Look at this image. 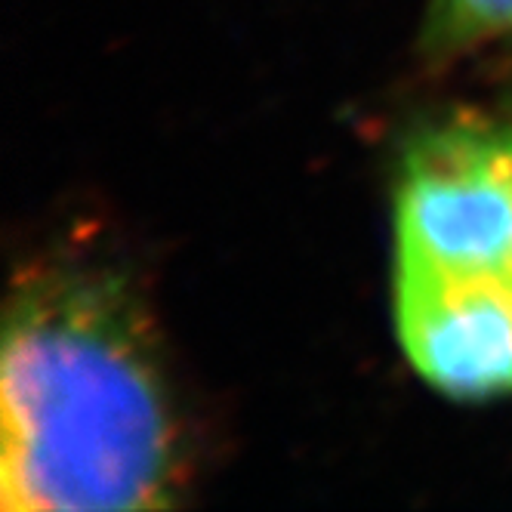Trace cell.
<instances>
[{
  "label": "cell",
  "mask_w": 512,
  "mask_h": 512,
  "mask_svg": "<svg viewBox=\"0 0 512 512\" xmlns=\"http://www.w3.org/2000/svg\"><path fill=\"white\" fill-rule=\"evenodd\" d=\"M7 512L170 506L179 429L149 321L121 281L84 266L25 275L0 361Z\"/></svg>",
  "instance_id": "cell-1"
},
{
  "label": "cell",
  "mask_w": 512,
  "mask_h": 512,
  "mask_svg": "<svg viewBox=\"0 0 512 512\" xmlns=\"http://www.w3.org/2000/svg\"><path fill=\"white\" fill-rule=\"evenodd\" d=\"M395 235L405 269H512L509 130L463 121L420 136L401 164Z\"/></svg>",
  "instance_id": "cell-2"
},
{
  "label": "cell",
  "mask_w": 512,
  "mask_h": 512,
  "mask_svg": "<svg viewBox=\"0 0 512 512\" xmlns=\"http://www.w3.org/2000/svg\"><path fill=\"white\" fill-rule=\"evenodd\" d=\"M395 321L411 364L435 389L460 398L512 392V269L398 266Z\"/></svg>",
  "instance_id": "cell-3"
},
{
  "label": "cell",
  "mask_w": 512,
  "mask_h": 512,
  "mask_svg": "<svg viewBox=\"0 0 512 512\" xmlns=\"http://www.w3.org/2000/svg\"><path fill=\"white\" fill-rule=\"evenodd\" d=\"M503 31H512V0H435V44H475Z\"/></svg>",
  "instance_id": "cell-4"
},
{
  "label": "cell",
  "mask_w": 512,
  "mask_h": 512,
  "mask_svg": "<svg viewBox=\"0 0 512 512\" xmlns=\"http://www.w3.org/2000/svg\"><path fill=\"white\" fill-rule=\"evenodd\" d=\"M509 149H512V130H509Z\"/></svg>",
  "instance_id": "cell-5"
}]
</instances>
